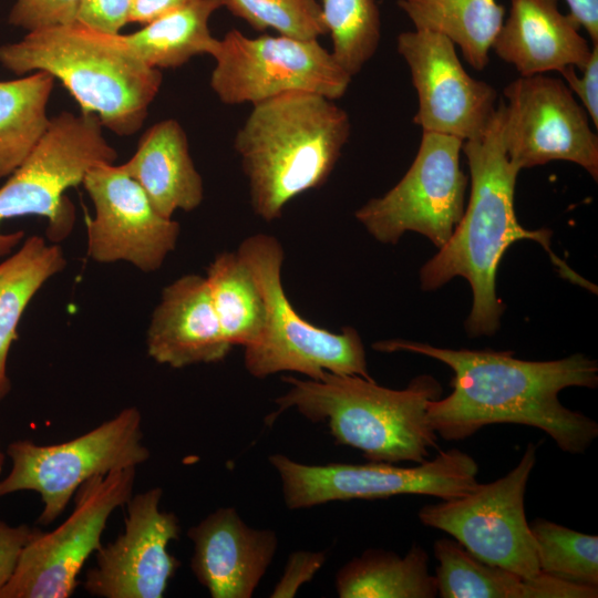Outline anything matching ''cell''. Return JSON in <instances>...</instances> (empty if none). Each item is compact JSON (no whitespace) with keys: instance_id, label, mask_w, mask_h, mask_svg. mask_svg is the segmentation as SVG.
Segmentation results:
<instances>
[{"instance_id":"cell-1","label":"cell","mask_w":598,"mask_h":598,"mask_svg":"<svg viewBox=\"0 0 598 598\" xmlns=\"http://www.w3.org/2000/svg\"><path fill=\"white\" fill-rule=\"evenodd\" d=\"M380 352H411L446 364L452 392L427 403L426 419L446 441L472 436L486 425L519 424L549 435L566 453L581 454L598 436V423L559 401L566 388L595 389L598 363L582 353L528 361L512 351L448 349L403 339L379 341Z\"/></svg>"},{"instance_id":"cell-2","label":"cell","mask_w":598,"mask_h":598,"mask_svg":"<svg viewBox=\"0 0 598 598\" xmlns=\"http://www.w3.org/2000/svg\"><path fill=\"white\" fill-rule=\"evenodd\" d=\"M462 151L470 169V202L448 240L421 267L420 283L423 291H434L453 278H464L473 293L464 323L466 333L470 338L491 337L499 329L506 309L497 296L496 277L512 244H540L564 277L579 282L577 275L551 251V230H529L517 220L514 198L520 169L507 155L503 102L486 128L464 141Z\"/></svg>"},{"instance_id":"cell-3","label":"cell","mask_w":598,"mask_h":598,"mask_svg":"<svg viewBox=\"0 0 598 598\" xmlns=\"http://www.w3.org/2000/svg\"><path fill=\"white\" fill-rule=\"evenodd\" d=\"M350 132L348 113L323 95L290 92L252 105L234 148L254 213L272 221L292 199L322 186Z\"/></svg>"},{"instance_id":"cell-4","label":"cell","mask_w":598,"mask_h":598,"mask_svg":"<svg viewBox=\"0 0 598 598\" xmlns=\"http://www.w3.org/2000/svg\"><path fill=\"white\" fill-rule=\"evenodd\" d=\"M0 64L17 75L43 71L58 79L101 124L120 136L143 125L162 85L161 70L145 64L123 34L92 29L79 21L28 32L0 45Z\"/></svg>"},{"instance_id":"cell-5","label":"cell","mask_w":598,"mask_h":598,"mask_svg":"<svg viewBox=\"0 0 598 598\" xmlns=\"http://www.w3.org/2000/svg\"><path fill=\"white\" fill-rule=\"evenodd\" d=\"M288 391L275 400L271 424L282 412L296 409L312 422L328 423L337 444L359 450L370 462L423 463L437 447V434L426 419L427 403L441 398L442 386L421 374L401 390L360 375L326 372L320 380L282 377Z\"/></svg>"},{"instance_id":"cell-6","label":"cell","mask_w":598,"mask_h":598,"mask_svg":"<svg viewBox=\"0 0 598 598\" xmlns=\"http://www.w3.org/2000/svg\"><path fill=\"white\" fill-rule=\"evenodd\" d=\"M237 254L252 274L266 305L264 331L255 343L245 347L244 363L249 374L264 379L288 371L320 380L330 372L373 380L363 342L354 328L332 332L310 323L295 310L282 286L285 254L276 237L249 236Z\"/></svg>"},{"instance_id":"cell-7","label":"cell","mask_w":598,"mask_h":598,"mask_svg":"<svg viewBox=\"0 0 598 598\" xmlns=\"http://www.w3.org/2000/svg\"><path fill=\"white\" fill-rule=\"evenodd\" d=\"M102 127L92 113L74 115L64 111L50 118L37 146L0 187V227L3 220L41 216L48 220L47 237L51 243L66 238L75 212L64 193L82 184L90 168L114 163L117 157ZM23 236V231H0V258L9 256Z\"/></svg>"},{"instance_id":"cell-8","label":"cell","mask_w":598,"mask_h":598,"mask_svg":"<svg viewBox=\"0 0 598 598\" xmlns=\"http://www.w3.org/2000/svg\"><path fill=\"white\" fill-rule=\"evenodd\" d=\"M142 440V415L130 406L68 442H12L7 448L12 467L0 481V497L18 491L39 493L43 511L38 522L51 524L89 478L145 463L150 451Z\"/></svg>"},{"instance_id":"cell-9","label":"cell","mask_w":598,"mask_h":598,"mask_svg":"<svg viewBox=\"0 0 598 598\" xmlns=\"http://www.w3.org/2000/svg\"><path fill=\"white\" fill-rule=\"evenodd\" d=\"M209 85L221 103L255 105L290 92L331 100L342 97L352 76L318 40L262 34L249 38L231 29L217 39Z\"/></svg>"},{"instance_id":"cell-10","label":"cell","mask_w":598,"mask_h":598,"mask_svg":"<svg viewBox=\"0 0 598 598\" xmlns=\"http://www.w3.org/2000/svg\"><path fill=\"white\" fill-rule=\"evenodd\" d=\"M269 462L279 475L283 499L290 509L399 495L446 501L464 496L478 484V464L458 448L440 451L433 460L412 467L370 461L308 465L280 453L270 455Z\"/></svg>"},{"instance_id":"cell-11","label":"cell","mask_w":598,"mask_h":598,"mask_svg":"<svg viewBox=\"0 0 598 598\" xmlns=\"http://www.w3.org/2000/svg\"><path fill=\"white\" fill-rule=\"evenodd\" d=\"M463 143L451 135L423 132L404 176L357 209L355 219L382 244L395 245L413 231L441 248L465 209L468 176L460 166Z\"/></svg>"},{"instance_id":"cell-12","label":"cell","mask_w":598,"mask_h":598,"mask_svg":"<svg viewBox=\"0 0 598 598\" xmlns=\"http://www.w3.org/2000/svg\"><path fill=\"white\" fill-rule=\"evenodd\" d=\"M536 463L528 443L518 464L505 476L477 484L464 496L422 507L425 526L451 535L476 558L525 578L538 576L536 542L525 514V492Z\"/></svg>"},{"instance_id":"cell-13","label":"cell","mask_w":598,"mask_h":598,"mask_svg":"<svg viewBox=\"0 0 598 598\" xmlns=\"http://www.w3.org/2000/svg\"><path fill=\"white\" fill-rule=\"evenodd\" d=\"M136 467L85 481L70 516L49 533L40 530L23 549L0 598H69L87 558L101 546L111 514L132 497Z\"/></svg>"},{"instance_id":"cell-14","label":"cell","mask_w":598,"mask_h":598,"mask_svg":"<svg viewBox=\"0 0 598 598\" xmlns=\"http://www.w3.org/2000/svg\"><path fill=\"white\" fill-rule=\"evenodd\" d=\"M504 140L520 171L553 161L582 167L598 179V137L566 83L554 76H519L504 87Z\"/></svg>"},{"instance_id":"cell-15","label":"cell","mask_w":598,"mask_h":598,"mask_svg":"<svg viewBox=\"0 0 598 598\" xmlns=\"http://www.w3.org/2000/svg\"><path fill=\"white\" fill-rule=\"evenodd\" d=\"M82 185L95 209L87 223V255L100 264L125 261L143 272L158 270L177 244L181 226L162 216L123 168L101 163Z\"/></svg>"},{"instance_id":"cell-16","label":"cell","mask_w":598,"mask_h":598,"mask_svg":"<svg viewBox=\"0 0 598 598\" xmlns=\"http://www.w3.org/2000/svg\"><path fill=\"white\" fill-rule=\"evenodd\" d=\"M396 50L411 72L419 101L413 122L423 132L467 141L486 128L498 94L465 71L450 39L425 30L405 31L398 35Z\"/></svg>"},{"instance_id":"cell-17","label":"cell","mask_w":598,"mask_h":598,"mask_svg":"<svg viewBox=\"0 0 598 598\" xmlns=\"http://www.w3.org/2000/svg\"><path fill=\"white\" fill-rule=\"evenodd\" d=\"M161 487L132 495L124 532L95 551V565L85 574L84 589L101 598H161L179 561L168 553L179 535V522L159 509Z\"/></svg>"},{"instance_id":"cell-18","label":"cell","mask_w":598,"mask_h":598,"mask_svg":"<svg viewBox=\"0 0 598 598\" xmlns=\"http://www.w3.org/2000/svg\"><path fill=\"white\" fill-rule=\"evenodd\" d=\"M190 568L213 598H249L278 546L271 529L249 527L234 507H220L190 527Z\"/></svg>"},{"instance_id":"cell-19","label":"cell","mask_w":598,"mask_h":598,"mask_svg":"<svg viewBox=\"0 0 598 598\" xmlns=\"http://www.w3.org/2000/svg\"><path fill=\"white\" fill-rule=\"evenodd\" d=\"M226 340L205 277L188 274L166 286L146 332L147 354L157 363L181 369L224 360Z\"/></svg>"},{"instance_id":"cell-20","label":"cell","mask_w":598,"mask_h":598,"mask_svg":"<svg viewBox=\"0 0 598 598\" xmlns=\"http://www.w3.org/2000/svg\"><path fill=\"white\" fill-rule=\"evenodd\" d=\"M580 29L570 12L559 10L558 0H511L492 49L519 76L560 72L566 66L580 70L591 53Z\"/></svg>"},{"instance_id":"cell-21","label":"cell","mask_w":598,"mask_h":598,"mask_svg":"<svg viewBox=\"0 0 598 598\" xmlns=\"http://www.w3.org/2000/svg\"><path fill=\"white\" fill-rule=\"evenodd\" d=\"M122 166L166 218L176 210L192 212L203 202V178L189 154L187 135L174 118L145 131L134 155Z\"/></svg>"},{"instance_id":"cell-22","label":"cell","mask_w":598,"mask_h":598,"mask_svg":"<svg viewBox=\"0 0 598 598\" xmlns=\"http://www.w3.org/2000/svg\"><path fill=\"white\" fill-rule=\"evenodd\" d=\"M439 563L435 571L441 598H596L598 587L575 584L540 573L525 578L487 564L455 539L433 544Z\"/></svg>"},{"instance_id":"cell-23","label":"cell","mask_w":598,"mask_h":598,"mask_svg":"<svg viewBox=\"0 0 598 598\" xmlns=\"http://www.w3.org/2000/svg\"><path fill=\"white\" fill-rule=\"evenodd\" d=\"M429 564V554L416 544L404 556L369 548L338 570L334 587L340 598H434Z\"/></svg>"},{"instance_id":"cell-24","label":"cell","mask_w":598,"mask_h":598,"mask_svg":"<svg viewBox=\"0 0 598 598\" xmlns=\"http://www.w3.org/2000/svg\"><path fill=\"white\" fill-rule=\"evenodd\" d=\"M65 266L62 248L37 235L0 262V401L11 389L7 360L21 317L41 287Z\"/></svg>"},{"instance_id":"cell-25","label":"cell","mask_w":598,"mask_h":598,"mask_svg":"<svg viewBox=\"0 0 598 598\" xmlns=\"http://www.w3.org/2000/svg\"><path fill=\"white\" fill-rule=\"evenodd\" d=\"M398 6L415 30L440 33L456 44L473 69L488 64L505 13L496 0H399Z\"/></svg>"},{"instance_id":"cell-26","label":"cell","mask_w":598,"mask_h":598,"mask_svg":"<svg viewBox=\"0 0 598 598\" xmlns=\"http://www.w3.org/2000/svg\"><path fill=\"white\" fill-rule=\"evenodd\" d=\"M220 8L221 0H193L123 38L148 66L176 69L195 55L210 54L217 39L212 35L208 23Z\"/></svg>"},{"instance_id":"cell-27","label":"cell","mask_w":598,"mask_h":598,"mask_svg":"<svg viewBox=\"0 0 598 598\" xmlns=\"http://www.w3.org/2000/svg\"><path fill=\"white\" fill-rule=\"evenodd\" d=\"M54 81L43 71L0 81V182L23 163L47 132Z\"/></svg>"},{"instance_id":"cell-28","label":"cell","mask_w":598,"mask_h":598,"mask_svg":"<svg viewBox=\"0 0 598 598\" xmlns=\"http://www.w3.org/2000/svg\"><path fill=\"white\" fill-rule=\"evenodd\" d=\"M205 278L226 340L233 347L255 343L265 328L266 305L258 283L237 251L218 254Z\"/></svg>"},{"instance_id":"cell-29","label":"cell","mask_w":598,"mask_h":598,"mask_svg":"<svg viewBox=\"0 0 598 598\" xmlns=\"http://www.w3.org/2000/svg\"><path fill=\"white\" fill-rule=\"evenodd\" d=\"M331 37V53L351 75L375 54L381 40V14L375 0H321Z\"/></svg>"},{"instance_id":"cell-30","label":"cell","mask_w":598,"mask_h":598,"mask_svg":"<svg viewBox=\"0 0 598 598\" xmlns=\"http://www.w3.org/2000/svg\"><path fill=\"white\" fill-rule=\"evenodd\" d=\"M543 574L598 587V537L537 518L530 524Z\"/></svg>"},{"instance_id":"cell-31","label":"cell","mask_w":598,"mask_h":598,"mask_svg":"<svg viewBox=\"0 0 598 598\" xmlns=\"http://www.w3.org/2000/svg\"><path fill=\"white\" fill-rule=\"evenodd\" d=\"M231 14L257 31L272 29L299 40H318L328 34L316 0H221Z\"/></svg>"},{"instance_id":"cell-32","label":"cell","mask_w":598,"mask_h":598,"mask_svg":"<svg viewBox=\"0 0 598 598\" xmlns=\"http://www.w3.org/2000/svg\"><path fill=\"white\" fill-rule=\"evenodd\" d=\"M83 0H17L9 13V23L28 32L72 24Z\"/></svg>"},{"instance_id":"cell-33","label":"cell","mask_w":598,"mask_h":598,"mask_svg":"<svg viewBox=\"0 0 598 598\" xmlns=\"http://www.w3.org/2000/svg\"><path fill=\"white\" fill-rule=\"evenodd\" d=\"M327 559L324 551H293L279 581L271 591L272 598H292L299 588L310 581Z\"/></svg>"},{"instance_id":"cell-34","label":"cell","mask_w":598,"mask_h":598,"mask_svg":"<svg viewBox=\"0 0 598 598\" xmlns=\"http://www.w3.org/2000/svg\"><path fill=\"white\" fill-rule=\"evenodd\" d=\"M132 0H83L78 21L101 32L118 34L128 23Z\"/></svg>"},{"instance_id":"cell-35","label":"cell","mask_w":598,"mask_h":598,"mask_svg":"<svg viewBox=\"0 0 598 598\" xmlns=\"http://www.w3.org/2000/svg\"><path fill=\"white\" fill-rule=\"evenodd\" d=\"M576 74L575 66H566L559 73L566 81V85L576 94L581 106L587 112L595 127H598V44L591 48V53L586 64Z\"/></svg>"},{"instance_id":"cell-36","label":"cell","mask_w":598,"mask_h":598,"mask_svg":"<svg viewBox=\"0 0 598 598\" xmlns=\"http://www.w3.org/2000/svg\"><path fill=\"white\" fill-rule=\"evenodd\" d=\"M39 532L25 524L12 527L0 520V590L14 574L23 549Z\"/></svg>"},{"instance_id":"cell-37","label":"cell","mask_w":598,"mask_h":598,"mask_svg":"<svg viewBox=\"0 0 598 598\" xmlns=\"http://www.w3.org/2000/svg\"><path fill=\"white\" fill-rule=\"evenodd\" d=\"M193 0H132L128 23L147 24L178 10Z\"/></svg>"},{"instance_id":"cell-38","label":"cell","mask_w":598,"mask_h":598,"mask_svg":"<svg viewBox=\"0 0 598 598\" xmlns=\"http://www.w3.org/2000/svg\"><path fill=\"white\" fill-rule=\"evenodd\" d=\"M569 12L585 28L592 44H598V0H565Z\"/></svg>"},{"instance_id":"cell-39","label":"cell","mask_w":598,"mask_h":598,"mask_svg":"<svg viewBox=\"0 0 598 598\" xmlns=\"http://www.w3.org/2000/svg\"><path fill=\"white\" fill-rule=\"evenodd\" d=\"M3 463H4V454L0 450V474L2 472Z\"/></svg>"}]
</instances>
